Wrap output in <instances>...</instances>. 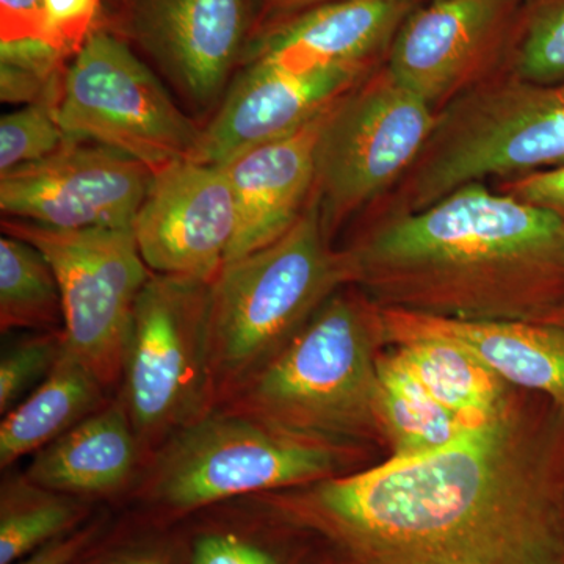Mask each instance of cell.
<instances>
[{"label":"cell","mask_w":564,"mask_h":564,"mask_svg":"<svg viewBox=\"0 0 564 564\" xmlns=\"http://www.w3.org/2000/svg\"><path fill=\"white\" fill-rule=\"evenodd\" d=\"M499 191L564 218V165L502 180Z\"/></svg>","instance_id":"4dcf8cb0"},{"label":"cell","mask_w":564,"mask_h":564,"mask_svg":"<svg viewBox=\"0 0 564 564\" xmlns=\"http://www.w3.org/2000/svg\"><path fill=\"white\" fill-rule=\"evenodd\" d=\"M564 165V82L494 73L436 111L433 131L384 210L417 212L464 185Z\"/></svg>","instance_id":"5b68a950"},{"label":"cell","mask_w":564,"mask_h":564,"mask_svg":"<svg viewBox=\"0 0 564 564\" xmlns=\"http://www.w3.org/2000/svg\"><path fill=\"white\" fill-rule=\"evenodd\" d=\"M101 533V522L82 524L73 532L55 538L41 547L25 555L14 564H73L91 547L96 538Z\"/></svg>","instance_id":"d6a6232c"},{"label":"cell","mask_w":564,"mask_h":564,"mask_svg":"<svg viewBox=\"0 0 564 564\" xmlns=\"http://www.w3.org/2000/svg\"><path fill=\"white\" fill-rule=\"evenodd\" d=\"M84 564H181V552L172 541H141L110 549Z\"/></svg>","instance_id":"836d02e7"},{"label":"cell","mask_w":564,"mask_h":564,"mask_svg":"<svg viewBox=\"0 0 564 564\" xmlns=\"http://www.w3.org/2000/svg\"><path fill=\"white\" fill-rule=\"evenodd\" d=\"M46 36L73 57L101 20L102 0H43Z\"/></svg>","instance_id":"f546056e"},{"label":"cell","mask_w":564,"mask_h":564,"mask_svg":"<svg viewBox=\"0 0 564 564\" xmlns=\"http://www.w3.org/2000/svg\"><path fill=\"white\" fill-rule=\"evenodd\" d=\"M434 121L436 111L384 66L337 101L318 141L314 187L332 237L402 181Z\"/></svg>","instance_id":"9c48e42d"},{"label":"cell","mask_w":564,"mask_h":564,"mask_svg":"<svg viewBox=\"0 0 564 564\" xmlns=\"http://www.w3.org/2000/svg\"><path fill=\"white\" fill-rule=\"evenodd\" d=\"M503 70L536 82H564V0H525L514 21Z\"/></svg>","instance_id":"d4e9b609"},{"label":"cell","mask_w":564,"mask_h":564,"mask_svg":"<svg viewBox=\"0 0 564 564\" xmlns=\"http://www.w3.org/2000/svg\"><path fill=\"white\" fill-rule=\"evenodd\" d=\"M70 57L43 39L0 43V98L58 107Z\"/></svg>","instance_id":"484cf974"},{"label":"cell","mask_w":564,"mask_h":564,"mask_svg":"<svg viewBox=\"0 0 564 564\" xmlns=\"http://www.w3.org/2000/svg\"><path fill=\"white\" fill-rule=\"evenodd\" d=\"M84 500L43 488L25 475L0 488V564H14L55 538L79 529Z\"/></svg>","instance_id":"cb8c5ba5"},{"label":"cell","mask_w":564,"mask_h":564,"mask_svg":"<svg viewBox=\"0 0 564 564\" xmlns=\"http://www.w3.org/2000/svg\"><path fill=\"white\" fill-rule=\"evenodd\" d=\"M541 323H551V325L560 326V328L564 329V304Z\"/></svg>","instance_id":"d590c367"},{"label":"cell","mask_w":564,"mask_h":564,"mask_svg":"<svg viewBox=\"0 0 564 564\" xmlns=\"http://www.w3.org/2000/svg\"><path fill=\"white\" fill-rule=\"evenodd\" d=\"M381 307L541 323L564 304V218L484 182L417 212H378L347 248Z\"/></svg>","instance_id":"7a4b0ae2"},{"label":"cell","mask_w":564,"mask_h":564,"mask_svg":"<svg viewBox=\"0 0 564 564\" xmlns=\"http://www.w3.org/2000/svg\"><path fill=\"white\" fill-rule=\"evenodd\" d=\"M209 285L152 273L137 300L120 400L148 458L217 408L207 332Z\"/></svg>","instance_id":"52a82bcc"},{"label":"cell","mask_w":564,"mask_h":564,"mask_svg":"<svg viewBox=\"0 0 564 564\" xmlns=\"http://www.w3.org/2000/svg\"><path fill=\"white\" fill-rule=\"evenodd\" d=\"M57 120L69 139L124 152L152 174L193 161L203 132L155 70L99 24L70 57Z\"/></svg>","instance_id":"ba28073f"},{"label":"cell","mask_w":564,"mask_h":564,"mask_svg":"<svg viewBox=\"0 0 564 564\" xmlns=\"http://www.w3.org/2000/svg\"><path fill=\"white\" fill-rule=\"evenodd\" d=\"M62 332L35 333L3 348L0 358V414L6 415L51 373L61 359Z\"/></svg>","instance_id":"83f0119b"},{"label":"cell","mask_w":564,"mask_h":564,"mask_svg":"<svg viewBox=\"0 0 564 564\" xmlns=\"http://www.w3.org/2000/svg\"><path fill=\"white\" fill-rule=\"evenodd\" d=\"M334 0H251L252 36L295 14Z\"/></svg>","instance_id":"e575fe53"},{"label":"cell","mask_w":564,"mask_h":564,"mask_svg":"<svg viewBox=\"0 0 564 564\" xmlns=\"http://www.w3.org/2000/svg\"><path fill=\"white\" fill-rule=\"evenodd\" d=\"M337 101L288 135L221 163L237 206V234L226 263L276 242L302 217L314 195L318 141Z\"/></svg>","instance_id":"e0dca14e"},{"label":"cell","mask_w":564,"mask_h":564,"mask_svg":"<svg viewBox=\"0 0 564 564\" xmlns=\"http://www.w3.org/2000/svg\"><path fill=\"white\" fill-rule=\"evenodd\" d=\"M377 372L378 414L392 458L432 454L475 426L437 402L395 350L378 355Z\"/></svg>","instance_id":"44dd1931"},{"label":"cell","mask_w":564,"mask_h":564,"mask_svg":"<svg viewBox=\"0 0 564 564\" xmlns=\"http://www.w3.org/2000/svg\"><path fill=\"white\" fill-rule=\"evenodd\" d=\"M188 564H285V560L243 519L199 530L191 543Z\"/></svg>","instance_id":"f1b7e54d"},{"label":"cell","mask_w":564,"mask_h":564,"mask_svg":"<svg viewBox=\"0 0 564 564\" xmlns=\"http://www.w3.org/2000/svg\"><path fill=\"white\" fill-rule=\"evenodd\" d=\"M437 402L470 425L488 421L516 399L511 384L473 352L437 337H415L393 345Z\"/></svg>","instance_id":"7402d4cb"},{"label":"cell","mask_w":564,"mask_h":564,"mask_svg":"<svg viewBox=\"0 0 564 564\" xmlns=\"http://www.w3.org/2000/svg\"><path fill=\"white\" fill-rule=\"evenodd\" d=\"M69 137L57 120V107L29 104L0 120V174L39 162L61 150Z\"/></svg>","instance_id":"4316f807"},{"label":"cell","mask_w":564,"mask_h":564,"mask_svg":"<svg viewBox=\"0 0 564 564\" xmlns=\"http://www.w3.org/2000/svg\"><path fill=\"white\" fill-rule=\"evenodd\" d=\"M356 452L215 408L151 455L139 492L158 513L185 516L337 477Z\"/></svg>","instance_id":"8992f818"},{"label":"cell","mask_w":564,"mask_h":564,"mask_svg":"<svg viewBox=\"0 0 564 564\" xmlns=\"http://www.w3.org/2000/svg\"><path fill=\"white\" fill-rule=\"evenodd\" d=\"M46 36L43 0H0V43Z\"/></svg>","instance_id":"1f68e13d"},{"label":"cell","mask_w":564,"mask_h":564,"mask_svg":"<svg viewBox=\"0 0 564 564\" xmlns=\"http://www.w3.org/2000/svg\"><path fill=\"white\" fill-rule=\"evenodd\" d=\"M3 234L39 248L61 285L65 351L107 389L121 383L137 300L152 274L132 229L63 231L3 218Z\"/></svg>","instance_id":"30bf717a"},{"label":"cell","mask_w":564,"mask_h":564,"mask_svg":"<svg viewBox=\"0 0 564 564\" xmlns=\"http://www.w3.org/2000/svg\"><path fill=\"white\" fill-rule=\"evenodd\" d=\"M132 232L152 273L214 281L237 234L236 196L223 166L184 161L155 173Z\"/></svg>","instance_id":"5bb4252c"},{"label":"cell","mask_w":564,"mask_h":564,"mask_svg":"<svg viewBox=\"0 0 564 564\" xmlns=\"http://www.w3.org/2000/svg\"><path fill=\"white\" fill-rule=\"evenodd\" d=\"M98 24L139 50L204 126L242 66L251 0H111Z\"/></svg>","instance_id":"8fae6325"},{"label":"cell","mask_w":564,"mask_h":564,"mask_svg":"<svg viewBox=\"0 0 564 564\" xmlns=\"http://www.w3.org/2000/svg\"><path fill=\"white\" fill-rule=\"evenodd\" d=\"M384 344L437 337L466 348L513 388L564 410V329L551 323L462 321L381 307Z\"/></svg>","instance_id":"ac0fdd59"},{"label":"cell","mask_w":564,"mask_h":564,"mask_svg":"<svg viewBox=\"0 0 564 564\" xmlns=\"http://www.w3.org/2000/svg\"><path fill=\"white\" fill-rule=\"evenodd\" d=\"M383 344L380 306L356 285H344L217 408L359 451L384 437L377 372Z\"/></svg>","instance_id":"3957f363"},{"label":"cell","mask_w":564,"mask_h":564,"mask_svg":"<svg viewBox=\"0 0 564 564\" xmlns=\"http://www.w3.org/2000/svg\"><path fill=\"white\" fill-rule=\"evenodd\" d=\"M107 388L88 367L63 352L51 373L0 423V467L35 455L101 410Z\"/></svg>","instance_id":"ffe728a7"},{"label":"cell","mask_w":564,"mask_h":564,"mask_svg":"<svg viewBox=\"0 0 564 564\" xmlns=\"http://www.w3.org/2000/svg\"><path fill=\"white\" fill-rule=\"evenodd\" d=\"M525 0H432L403 22L384 68L434 111L497 73Z\"/></svg>","instance_id":"4fadbf2b"},{"label":"cell","mask_w":564,"mask_h":564,"mask_svg":"<svg viewBox=\"0 0 564 564\" xmlns=\"http://www.w3.org/2000/svg\"><path fill=\"white\" fill-rule=\"evenodd\" d=\"M148 459L118 399L36 452L24 475L43 488L85 500L128 489Z\"/></svg>","instance_id":"d6986e66"},{"label":"cell","mask_w":564,"mask_h":564,"mask_svg":"<svg viewBox=\"0 0 564 564\" xmlns=\"http://www.w3.org/2000/svg\"><path fill=\"white\" fill-rule=\"evenodd\" d=\"M152 176L124 152L69 139L54 154L0 174V210L63 231L132 229Z\"/></svg>","instance_id":"7c38bea8"},{"label":"cell","mask_w":564,"mask_h":564,"mask_svg":"<svg viewBox=\"0 0 564 564\" xmlns=\"http://www.w3.org/2000/svg\"><path fill=\"white\" fill-rule=\"evenodd\" d=\"M351 284L313 195L281 239L226 263L209 285L207 332L218 403L272 361L334 292Z\"/></svg>","instance_id":"277c9868"},{"label":"cell","mask_w":564,"mask_h":564,"mask_svg":"<svg viewBox=\"0 0 564 564\" xmlns=\"http://www.w3.org/2000/svg\"><path fill=\"white\" fill-rule=\"evenodd\" d=\"M518 400L415 458L250 497L344 564H564V421Z\"/></svg>","instance_id":"6da1fadb"},{"label":"cell","mask_w":564,"mask_h":564,"mask_svg":"<svg viewBox=\"0 0 564 564\" xmlns=\"http://www.w3.org/2000/svg\"><path fill=\"white\" fill-rule=\"evenodd\" d=\"M0 329L62 332L61 285L43 252L25 240L0 239Z\"/></svg>","instance_id":"603a6c76"},{"label":"cell","mask_w":564,"mask_h":564,"mask_svg":"<svg viewBox=\"0 0 564 564\" xmlns=\"http://www.w3.org/2000/svg\"><path fill=\"white\" fill-rule=\"evenodd\" d=\"M417 7L421 0L323 3L252 36L240 69L304 73L329 66L378 68Z\"/></svg>","instance_id":"2e32d148"},{"label":"cell","mask_w":564,"mask_h":564,"mask_svg":"<svg viewBox=\"0 0 564 564\" xmlns=\"http://www.w3.org/2000/svg\"><path fill=\"white\" fill-rule=\"evenodd\" d=\"M375 69H240L218 109L204 122L193 161L221 165L248 148L288 135L351 91Z\"/></svg>","instance_id":"9a60e30c"}]
</instances>
